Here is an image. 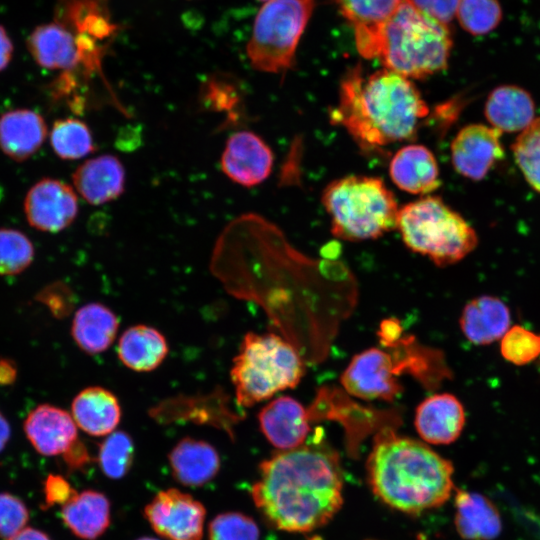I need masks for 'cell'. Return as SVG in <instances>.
Returning a JSON list of instances; mask_svg holds the SVG:
<instances>
[{
	"label": "cell",
	"mask_w": 540,
	"mask_h": 540,
	"mask_svg": "<svg viewBox=\"0 0 540 540\" xmlns=\"http://www.w3.org/2000/svg\"><path fill=\"white\" fill-rule=\"evenodd\" d=\"M338 453L323 440L282 450L259 465L251 495L272 527L303 533L327 524L343 503Z\"/></svg>",
	"instance_id": "obj_1"
},
{
	"label": "cell",
	"mask_w": 540,
	"mask_h": 540,
	"mask_svg": "<svg viewBox=\"0 0 540 540\" xmlns=\"http://www.w3.org/2000/svg\"><path fill=\"white\" fill-rule=\"evenodd\" d=\"M428 113L411 79L385 68L365 75L357 64L343 75L330 118L359 147L372 150L414 139Z\"/></svg>",
	"instance_id": "obj_2"
},
{
	"label": "cell",
	"mask_w": 540,
	"mask_h": 540,
	"mask_svg": "<svg viewBox=\"0 0 540 540\" xmlns=\"http://www.w3.org/2000/svg\"><path fill=\"white\" fill-rule=\"evenodd\" d=\"M453 473L449 460L390 428L376 436L367 460L373 493L388 506L410 514L443 505L454 489Z\"/></svg>",
	"instance_id": "obj_3"
},
{
	"label": "cell",
	"mask_w": 540,
	"mask_h": 540,
	"mask_svg": "<svg viewBox=\"0 0 540 540\" xmlns=\"http://www.w3.org/2000/svg\"><path fill=\"white\" fill-rule=\"evenodd\" d=\"M359 54L409 79H425L447 68L453 45L444 25L404 0L377 29L355 40Z\"/></svg>",
	"instance_id": "obj_4"
},
{
	"label": "cell",
	"mask_w": 540,
	"mask_h": 540,
	"mask_svg": "<svg viewBox=\"0 0 540 540\" xmlns=\"http://www.w3.org/2000/svg\"><path fill=\"white\" fill-rule=\"evenodd\" d=\"M321 200L337 238L375 239L397 226V201L379 177L349 175L333 180L324 188Z\"/></svg>",
	"instance_id": "obj_5"
},
{
	"label": "cell",
	"mask_w": 540,
	"mask_h": 540,
	"mask_svg": "<svg viewBox=\"0 0 540 540\" xmlns=\"http://www.w3.org/2000/svg\"><path fill=\"white\" fill-rule=\"evenodd\" d=\"M303 375L304 365L295 348L273 333H247L230 370L236 400L242 407L294 388Z\"/></svg>",
	"instance_id": "obj_6"
},
{
	"label": "cell",
	"mask_w": 540,
	"mask_h": 540,
	"mask_svg": "<svg viewBox=\"0 0 540 540\" xmlns=\"http://www.w3.org/2000/svg\"><path fill=\"white\" fill-rule=\"evenodd\" d=\"M396 228L404 244L435 265H452L478 243L473 227L441 198L426 195L399 208Z\"/></svg>",
	"instance_id": "obj_7"
},
{
	"label": "cell",
	"mask_w": 540,
	"mask_h": 540,
	"mask_svg": "<svg viewBox=\"0 0 540 540\" xmlns=\"http://www.w3.org/2000/svg\"><path fill=\"white\" fill-rule=\"evenodd\" d=\"M315 0H272L255 17L246 51L254 69L285 73L315 7Z\"/></svg>",
	"instance_id": "obj_8"
},
{
	"label": "cell",
	"mask_w": 540,
	"mask_h": 540,
	"mask_svg": "<svg viewBox=\"0 0 540 540\" xmlns=\"http://www.w3.org/2000/svg\"><path fill=\"white\" fill-rule=\"evenodd\" d=\"M406 367L388 352L369 348L353 357L341 375V383L360 399L392 401L403 389L398 376Z\"/></svg>",
	"instance_id": "obj_9"
},
{
	"label": "cell",
	"mask_w": 540,
	"mask_h": 540,
	"mask_svg": "<svg viewBox=\"0 0 540 540\" xmlns=\"http://www.w3.org/2000/svg\"><path fill=\"white\" fill-rule=\"evenodd\" d=\"M144 516L166 540H202L206 508L176 488L157 493L145 506Z\"/></svg>",
	"instance_id": "obj_10"
},
{
	"label": "cell",
	"mask_w": 540,
	"mask_h": 540,
	"mask_svg": "<svg viewBox=\"0 0 540 540\" xmlns=\"http://www.w3.org/2000/svg\"><path fill=\"white\" fill-rule=\"evenodd\" d=\"M24 212L30 226L45 232H59L75 220L78 198L71 186L52 178L35 183L27 192Z\"/></svg>",
	"instance_id": "obj_11"
},
{
	"label": "cell",
	"mask_w": 540,
	"mask_h": 540,
	"mask_svg": "<svg viewBox=\"0 0 540 540\" xmlns=\"http://www.w3.org/2000/svg\"><path fill=\"white\" fill-rule=\"evenodd\" d=\"M502 132L483 125L464 126L451 143V161L462 176L479 181L504 156Z\"/></svg>",
	"instance_id": "obj_12"
},
{
	"label": "cell",
	"mask_w": 540,
	"mask_h": 540,
	"mask_svg": "<svg viewBox=\"0 0 540 540\" xmlns=\"http://www.w3.org/2000/svg\"><path fill=\"white\" fill-rule=\"evenodd\" d=\"M273 163L271 148L260 136L250 131L231 135L221 156L223 173L245 187H253L265 181L272 171Z\"/></svg>",
	"instance_id": "obj_13"
},
{
	"label": "cell",
	"mask_w": 540,
	"mask_h": 540,
	"mask_svg": "<svg viewBox=\"0 0 540 540\" xmlns=\"http://www.w3.org/2000/svg\"><path fill=\"white\" fill-rule=\"evenodd\" d=\"M25 435L41 455L63 454L77 439V425L66 410L43 403L32 409L23 423Z\"/></svg>",
	"instance_id": "obj_14"
},
{
	"label": "cell",
	"mask_w": 540,
	"mask_h": 540,
	"mask_svg": "<svg viewBox=\"0 0 540 540\" xmlns=\"http://www.w3.org/2000/svg\"><path fill=\"white\" fill-rule=\"evenodd\" d=\"M27 47L42 68L84 71L85 57L76 35L56 21L37 26L27 39Z\"/></svg>",
	"instance_id": "obj_15"
},
{
	"label": "cell",
	"mask_w": 540,
	"mask_h": 540,
	"mask_svg": "<svg viewBox=\"0 0 540 540\" xmlns=\"http://www.w3.org/2000/svg\"><path fill=\"white\" fill-rule=\"evenodd\" d=\"M258 421L266 439L280 450L301 446L310 432L308 411L289 396H280L266 404L258 414Z\"/></svg>",
	"instance_id": "obj_16"
},
{
	"label": "cell",
	"mask_w": 540,
	"mask_h": 540,
	"mask_svg": "<svg viewBox=\"0 0 540 540\" xmlns=\"http://www.w3.org/2000/svg\"><path fill=\"white\" fill-rule=\"evenodd\" d=\"M415 428L427 443L446 445L454 442L465 425V411L452 394H435L422 401L415 413Z\"/></svg>",
	"instance_id": "obj_17"
},
{
	"label": "cell",
	"mask_w": 540,
	"mask_h": 540,
	"mask_svg": "<svg viewBox=\"0 0 540 540\" xmlns=\"http://www.w3.org/2000/svg\"><path fill=\"white\" fill-rule=\"evenodd\" d=\"M389 174L399 189L411 194L426 196L441 185L435 156L421 144L400 148L390 160Z\"/></svg>",
	"instance_id": "obj_18"
},
{
	"label": "cell",
	"mask_w": 540,
	"mask_h": 540,
	"mask_svg": "<svg viewBox=\"0 0 540 540\" xmlns=\"http://www.w3.org/2000/svg\"><path fill=\"white\" fill-rule=\"evenodd\" d=\"M77 192L90 204L101 205L118 198L125 188V169L113 155L91 158L72 175Z\"/></svg>",
	"instance_id": "obj_19"
},
{
	"label": "cell",
	"mask_w": 540,
	"mask_h": 540,
	"mask_svg": "<svg viewBox=\"0 0 540 540\" xmlns=\"http://www.w3.org/2000/svg\"><path fill=\"white\" fill-rule=\"evenodd\" d=\"M47 137L43 117L30 109H14L0 116V150L12 160L25 161Z\"/></svg>",
	"instance_id": "obj_20"
},
{
	"label": "cell",
	"mask_w": 540,
	"mask_h": 540,
	"mask_svg": "<svg viewBox=\"0 0 540 540\" xmlns=\"http://www.w3.org/2000/svg\"><path fill=\"white\" fill-rule=\"evenodd\" d=\"M174 479L188 487H199L216 477L220 470V457L210 443L185 437L168 455Z\"/></svg>",
	"instance_id": "obj_21"
},
{
	"label": "cell",
	"mask_w": 540,
	"mask_h": 540,
	"mask_svg": "<svg viewBox=\"0 0 540 540\" xmlns=\"http://www.w3.org/2000/svg\"><path fill=\"white\" fill-rule=\"evenodd\" d=\"M511 316L507 305L499 298L483 295L470 300L460 316L465 337L477 345L501 340L510 329Z\"/></svg>",
	"instance_id": "obj_22"
},
{
	"label": "cell",
	"mask_w": 540,
	"mask_h": 540,
	"mask_svg": "<svg viewBox=\"0 0 540 540\" xmlns=\"http://www.w3.org/2000/svg\"><path fill=\"white\" fill-rule=\"evenodd\" d=\"M71 415L80 429L92 436H106L114 432L121 419L118 398L100 386L81 390L71 403Z\"/></svg>",
	"instance_id": "obj_23"
},
{
	"label": "cell",
	"mask_w": 540,
	"mask_h": 540,
	"mask_svg": "<svg viewBox=\"0 0 540 540\" xmlns=\"http://www.w3.org/2000/svg\"><path fill=\"white\" fill-rule=\"evenodd\" d=\"M484 113L490 126L502 133L522 132L536 119L533 98L515 85L493 89L485 102Z\"/></svg>",
	"instance_id": "obj_24"
},
{
	"label": "cell",
	"mask_w": 540,
	"mask_h": 540,
	"mask_svg": "<svg viewBox=\"0 0 540 540\" xmlns=\"http://www.w3.org/2000/svg\"><path fill=\"white\" fill-rule=\"evenodd\" d=\"M455 527L465 540H493L502 529L500 513L486 496L466 490L455 494Z\"/></svg>",
	"instance_id": "obj_25"
},
{
	"label": "cell",
	"mask_w": 540,
	"mask_h": 540,
	"mask_svg": "<svg viewBox=\"0 0 540 540\" xmlns=\"http://www.w3.org/2000/svg\"><path fill=\"white\" fill-rule=\"evenodd\" d=\"M61 517L76 537L96 540L110 525L111 505L105 494L84 490L62 506Z\"/></svg>",
	"instance_id": "obj_26"
},
{
	"label": "cell",
	"mask_w": 540,
	"mask_h": 540,
	"mask_svg": "<svg viewBox=\"0 0 540 540\" xmlns=\"http://www.w3.org/2000/svg\"><path fill=\"white\" fill-rule=\"evenodd\" d=\"M119 328L116 314L102 303L92 302L80 307L73 318L71 334L85 353L95 355L107 350Z\"/></svg>",
	"instance_id": "obj_27"
},
{
	"label": "cell",
	"mask_w": 540,
	"mask_h": 540,
	"mask_svg": "<svg viewBox=\"0 0 540 540\" xmlns=\"http://www.w3.org/2000/svg\"><path fill=\"white\" fill-rule=\"evenodd\" d=\"M168 351L165 336L156 328L143 324L127 328L117 344L120 361L136 372L155 370L164 361Z\"/></svg>",
	"instance_id": "obj_28"
},
{
	"label": "cell",
	"mask_w": 540,
	"mask_h": 540,
	"mask_svg": "<svg viewBox=\"0 0 540 540\" xmlns=\"http://www.w3.org/2000/svg\"><path fill=\"white\" fill-rule=\"evenodd\" d=\"M354 30L355 40L382 25L404 0H334Z\"/></svg>",
	"instance_id": "obj_29"
},
{
	"label": "cell",
	"mask_w": 540,
	"mask_h": 540,
	"mask_svg": "<svg viewBox=\"0 0 540 540\" xmlns=\"http://www.w3.org/2000/svg\"><path fill=\"white\" fill-rule=\"evenodd\" d=\"M50 143L54 153L65 160H76L95 150L89 127L76 118L59 119L50 132Z\"/></svg>",
	"instance_id": "obj_30"
},
{
	"label": "cell",
	"mask_w": 540,
	"mask_h": 540,
	"mask_svg": "<svg viewBox=\"0 0 540 540\" xmlns=\"http://www.w3.org/2000/svg\"><path fill=\"white\" fill-rule=\"evenodd\" d=\"M135 446L125 431H114L100 443L98 464L103 474L111 479H121L132 468Z\"/></svg>",
	"instance_id": "obj_31"
},
{
	"label": "cell",
	"mask_w": 540,
	"mask_h": 540,
	"mask_svg": "<svg viewBox=\"0 0 540 540\" xmlns=\"http://www.w3.org/2000/svg\"><path fill=\"white\" fill-rule=\"evenodd\" d=\"M512 152L526 181L540 193V118L520 132L512 145Z\"/></svg>",
	"instance_id": "obj_32"
},
{
	"label": "cell",
	"mask_w": 540,
	"mask_h": 540,
	"mask_svg": "<svg viewBox=\"0 0 540 540\" xmlns=\"http://www.w3.org/2000/svg\"><path fill=\"white\" fill-rule=\"evenodd\" d=\"M34 252L32 242L23 232L0 228V275L22 273L32 263Z\"/></svg>",
	"instance_id": "obj_33"
},
{
	"label": "cell",
	"mask_w": 540,
	"mask_h": 540,
	"mask_svg": "<svg viewBox=\"0 0 540 540\" xmlns=\"http://www.w3.org/2000/svg\"><path fill=\"white\" fill-rule=\"evenodd\" d=\"M456 16L465 31L480 36L499 25L502 9L498 0H460Z\"/></svg>",
	"instance_id": "obj_34"
},
{
	"label": "cell",
	"mask_w": 540,
	"mask_h": 540,
	"mask_svg": "<svg viewBox=\"0 0 540 540\" xmlns=\"http://www.w3.org/2000/svg\"><path fill=\"white\" fill-rule=\"evenodd\" d=\"M257 523L240 512H224L208 526V540H259Z\"/></svg>",
	"instance_id": "obj_35"
},
{
	"label": "cell",
	"mask_w": 540,
	"mask_h": 540,
	"mask_svg": "<svg viewBox=\"0 0 540 540\" xmlns=\"http://www.w3.org/2000/svg\"><path fill=\"white\" fill-rule=\"evenodd\" d=\"M501 354L513 364H527L540 355V336L521 326L510 327L501 339Z\"/></svg>",
	"instance_id": "obj_36"
},
{
	"label": "cell",
	"mask_w": 540,
	"mask_h": 540,
	"mask_svg": "<svg viewBox=\"0 0 540 540\" xmlns=\"http://www.w3.org/2000/svg\"><path fill=\"white\" fill-rule=\"evenodd\" d=\"M201 92L204 105L215 111L231 113L239 103L237 86L227 75L211 76Z\"/></svg>",
	"instance_id": "obj_37"
},
{
	"label": "cell",
	"mask_w": 540,
	"mask_h": 540,
	"mask_svg": "<svg viewBox=\"0 0 540 540\" xmlns=\"http://www.w3.org/2000/svg\"><path fill=\"white\" fill-rule=\"evenodd\" d=\"M29 511L17 496L0 493V538L8 540L26 527Z\"/></svg>",
	"instance_id": "obj_38"
},
{
	"label": "cell",
	"mask_w": 540,
	"mask_h": 540,
	"mask_svg": "<svg viewBox=\"0 0 540 540\" xmlns=\"http://www.w3.org/2000/svg\"><path fill=\"white\" fill-rule=\"evenodd\" d=\"M43 493V509H47L55 505H65L77 494V491L66 478L59 474L51 473L44 481Z\"/></svg>",
	"instance_id": "obj_39"
},
{
	"label": "cell",
	"mask_w": 540,
	"mask_h": 540,
	"mask_svg": "<svg viewBox=\"0 0 540 540\" xmlns=\"http://www.w3.org/2000/svg\"><path fill=\"white\" fill-rule=\"evenodd\" d=\"M411 2L427 16L448 25L457 14L460 0H411Z\"/></svg>",
	"instance_id": "obj_40"
},
{
	"label": "cell",
	"mask_w": 540,
	"mask_h": 540,
	"mask_svg": "<svg viewBox=\"0 0 540 540\" xmlns=\"http://www.w3.org/2000/svg\"><path fill=\"white\" fill-rule=\"evenodd\" d=\"M62 455L67 468L71 471L82 469L91 461V456L87 447L79 439H77Z\"/></svg>",
	"instance_id": "obj_41"
},
{
	"label": "cell",
	"mask_w": 540,
	"mask_h": 540,
	"mask_svg": "<svg viewBox=\"0 0 540 540\" xmlns=\"http://www.w3.org/2000/svg\"><path fill=\"white\" fill-rule=\"evenodd\" d=\"M13 55V44L6 31L0 25V72L3 71L10 63Z\"/></svg>",
	"instance_id": "obj_42"
},
{
	"label": "cell",
	"mask_w": 540,
	"mask_h": 540,
	"mask_svg": "<svg viewBox=\"0 0 540 540\" xmlns=\"http://www.w3.org/2000/svg\"><path fill=\"white\" fill-rule=\"evenodd\" d=\"M401 328L395 319H389L381 324L380 338L385 345H392L399 337Z\"/></svg>",
	"instance_id": "obj_43"
},
{
	"label": "cell",
	"mask_w": 540,
	"mask_h": 540,
	"mask_svg": "<svg viewBox=\"0 0 540 540\" xmlns=\"http://www.w3.org/2000/svg\"><path fill=\"white\" fill-rule=\"evenodd\" d=\"M16 378V363L9 358H0V385H11L15 382Z\"/></svg>",
	"instance_id": "obj_44"
},
{
	"label": "cell",
	"mask_w": 540,
	"mask_h": 540,
	"mask_svg": "<svg viewBox=\"0 0 540 540\" xmlns=\"http://www.w3.org/2000/svg\"><path fill=\"white\" fill-rule=\"evenodd\" d=\"M8 540H51L50 537L43 531L32 528L25 527L16 535L12 536Z\"/></svg>",
	"instance_id": "obj_45"
},
{
	"label": "cell",
	"mask_w": 540,
	"mask_h": 540,
	"mask_svg": "<svg viewBox=\"0 0 540 540\" xmlns=\"http://www.w3.org/2000/svg\"><path fill=\"white\" fill-rule=\"evenodd\" d=\"M11 437V427L7 418L0 411V452H2Z\"/></svg>",
	"instance_id": "obj_46"
},
{
	"label": "cell",
	"mask_w": 540,
	"mask_h": 540,
	"mask_svg": "<svg viewBox=\"0 0 540 540\" xmlns=\"http://www.w3.org/2000/svg\"><path fill=\"white\" fill-rule=\"evenodd\" d=\"M136 540H158V539L153 538V537H147V536H145V537L138 538V539H136Z\"/></svg>",
	"instance_id": "obj_47"
},
{
	"label": "cell",
	"mask_w": 540,
	"mask_h": 540,
	"mask_svg": "<svg viewBox=\"0 0 540 540\" xmlns=\"http://www.w3.org/2000/svg\"><path fill=\"white\" fill-rule=\"evenodd\" d=\"M259 1L269 2V1H272V0H259Z\"/></svg>",
	"instance_id": "obj_48"
}]
</instances>
